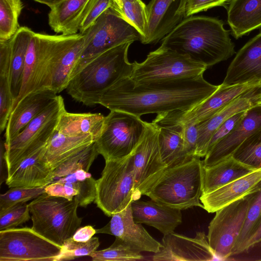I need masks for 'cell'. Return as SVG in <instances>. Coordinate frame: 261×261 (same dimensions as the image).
Listing matches in <instances>:
<instances>
[{
	"label": "cell",
	"mask_w": 261,
	"mask_h": 261,
	"mask_svg": "<svg viewBox=\"0 0 261 261\" xmlns=\"http://www.w3.org/2000/svg\"><path fill=\"white\" fill-rule=\"evenodd\" d=\"M122 3L120 15L140 33L143 39L147 28L146 5L141 0H122Z\"/></svg>",
	"instance_id": "cell-39"
},
{
	"label": "cell",
	"mask_w": 261,
	"mask_h": 261,
	"mask_svg": "<svg viewBox=\"0 0 261 261\" xmlns=\"http://www.w3.org/2000/svg\"><path fill=\"white\" fill-rule=\"evenodd\" d=\"M189 0H151L146 5L147 28L141 42L161 40L186 17Z\"/></svg>",
	"instance_id": "cell-15"
},
{
	"label": "cell",
	"mask_w": 261,
	"mask_h": 261,
	"mask_svg": "<svg viewBox=\"0 0 261 261\" xmlns=\"http://www.w3.org/2000/svg\"><path fill=\"white\" fill-rule=\"evenodd\" d=\"M99 244L97 237H93L86 242L75 241L71 237L64 242L61 252L56 261L71 260L81 256H90L97 250Z\"/></svg>",
	"instance_id": "cell-40"
},
{
	"label": "cell",
	"mask_w": 261,
	"mask_h": 261,
	"mask_svg": "<svg viewBox=\"0 0 261 261\" xmlns=\"http://www.w3.org/2000/svg\"><path fill=\"white\" fill-rule=\"evenodd\" d=\"M82 34L85 47L70 80L100 54L124 43L142 39L140 33L113 7L105 10Z\"/></svg>",
	"instance_id": "cell-6"
},
{
	"label": "cell",
	"mask_w": 261,
	"mask_h": 261,
	"mask_svg": "<svg viewBox=\"0 0 261 261\" xmlns=\"http://www.w3.org/2000/svg\"><path fill=\"white\" fill-rule=\"evenodd\" d=\"M98 154L95 142H94L72 155L56 168L53 170L55 179L65 176L79 169L89 171L91 165Z\"/></svg>",
	"instance_id": "cell-35"
},
{
	"label": "cell",
	"mask_w": 261,
	"mask_h": 261,
	"mask_svg": "<svg viewBox=\"0 0 261 261\" xmlns=\"http://www.w3.org/2000/svg\"><path fill=\"white\" fill-rule=\"evenodd\" d=\"M161 245L160 250L152 255L154 261L218 260L203 232H197L194 238L169 233L164 235Z\"/></svg>",
	"instance_id": "cell-14"
},
{
	"label": "cell",
	"mask_w": 261,
	"mask_h": 261,
	"mask_svg": "<svg viewBox=\"0 0 261 261\" xmlns=\"http://www.w3.org/2000/svg\"><path fill=\"white\" fill-rule=\"evenodd\" d=\"M260 84H261V81H260V82H259V85H260Z\"/></svg>",
	"instance_id": "cell-53"
},
{
	"label": "cell",
	"mask_w": 261,
	"mask_h": 261,
	"mask_svg": "<svg viewBox=\"0 0 261 261\" xmlns=\"http://www.w3.org/2000/svg\"><path fill=\"white\" fill-rule=\"evenodd\" d=\"M29 204L19 203L0 211V230L13 228L31 219Z\"/></svg>",
	"instance_id": "cell-42"
},
{
	"label": "cell",
	"mask_w": 261,
	"mask_h": 261,
	"mask_svg": "<svg viewBox=\"0 0 261 261\" xmlns=\"http://www.w3.org/2000/svg\"><path fill=\"white\" fill-rule=\"evenodd\" d=\"M203 160L193 156L168 167L146 196L160 204L180 210L203 208Z\"/></svg>",
	"instance_id": "cell-4"
},
{
	"label": "cell",
	"mask_w": 261,
	"mask_h": 261,
	"mask_svg": "<svg viewBox=\"0 0 261 261\" xmlns=\"http://www.w3.org/2000/svg\"><path fill=\"white\" fill-rule=\"evenodd\" d=\"M182 125L185 154L188 158L195 156L198 136V124L196 123Z\"/></svg>",
	"instance_id": "cell-46"
},
{
	"label": "cell",
	"mask_w": 261,
	"mask_h": 261,
	"mask_svg": "<svg viewBox=\"0 0 261 261\" xmlns=\"http://www.w3.org/2000/svg\"><path fill=\"white\" fill-rule=\"evenodd\" d=\"M250 90L236 98L211 117L198 123V136L195 156L200 158L205 156L208 145L213 135L225 120L234 114L245 111L255 105Z\"/></svg>",
	"instance_id": "cell-25"
},
{
	"label": "cell",
	"mask_w": 261,
	"mask_h": 261,
	"mask_svg": "<svg viewBox=\"0 0 261 261\" xmlns=\"http://www.w3.org/2000/svg\"><path fill=\"white\" fill-rule=\"evenodd\" d=\"M95 142L90 135L69 136L55 130L41 158L54 170L66 160Z\"/></svg>",
	"instance_id": "cell-26"
},
{
	"label": "cell",
	"mask_w": 261,
	"mask_h": 261,
	"mask_svg": "<svg viewBox=\"0 0 261 261\" xmlns=\"http://www.w3.org/2000/svg\"><path fill=\"white\" fill-rule=\"evenodd\" d=\"M84 47V36L78 33L72 35L62 51L53 72L50 86V89L57 94L66 89Z\"/></svg>",
	"instance_id": "cell-29"
},
{
	"label": "cell",
	"mask_w": 261,
	"mask_h": 261,
	"mask_svg": "<svg viewBox=\"0 0 261 261\" xmlns=\"http://www.w3.org/2000/svg\"><path fill=\"white\" fill-rule=\"evenodd\" d=\"M137 200L131 154L121 159L105 160L101 175L96 180L97 206L112 217Z\"/></svg>",
	"instance_id": "cell-7"
},
{
	"label": "cell",
	"mask_w": 261,
	"mask_h": 261,
	"mask_svg": "<svg viewBox=\"0 0 261 261\" xmlns=\"http://www.w3.org/2000/svg\"><path fill=\"white\" fill-rule=\"evenodd\" d=\"M261 81V32L237 53L227 70L224 86Z\"/></svg>",
	"instance_id": "cell-18"
},
{
	"label": "cell",
	"mask_w": 261,
	"mask_h": 261,
	"mask_svg": "<svg viewBox=\"0 0 261 261\" xmlns=\"http://www.w3.org/2000/svg\"><path fill=\"white\" fill-rule=\"evenodd\" d=\"M232 156L255 169L261 168V129L246 139Z\"/></svg>",
	"instance_id": "cell-37"
},
{
	"label": "cell",
	"mask_w": 261,
	"mask_h": 261,
	"mask_svg": "<svg viewBox=\"0 0 261 261\" xmlns=\"http://www.w3.org/2000/svg\"><path fill=\"white\" fill-rule=\"evenodd\" d=\"M105 116L100 113H72L64 110L59 116L55 130L69 136L90 135L99 137Z\"/></svg>",
	"instance_id": "cell-30"
},
{
	"label": "cell",
	"mask_w": 261,
	"mask_h": 261,
	"mask_svg": "<svg viewBox=\"0 0 261 261\" xmlns=\"http://www.w3.org/2000/svg\"><path fill=\"white\" fill-rule=\"evenodd\" d=\"M46 146L24 158L7 173L6 184L9 188L40 187L54 180L53 170L41 158Z\"/></svg>",
	"instance_id": "cell-21"
},
{
	"label": "cell",
	"mask_w": 261,
	"mask_h": 261,
	"mask_svg": "<svg viewBox=\"0 0 261 261\" xmlns=\"http://www.w3.org/2000/svg\"><path fill=\"white\" fill-rule=\"evenodd\" d=\"M158 132L156 124L148 122L143 138L131 154L138 199L146 195L168 168L161 155Z\"/></svg>",
	"instance_id": "cell-12"
},
{
	"label": "cell",
	"mask_w": 261,
	"mask_h": 261,
	"mask_svg": "<svg viewBox=\"0 0 261 261\" xmlns=\"http://www.w3.org/2000/svg\"><path fill=\"white\" fill-rule=\"evenodd\" d=\"M229 0H189L186 9V17L205 11L214 7L222 6Z\"/></svg>",
	"instance_id": "cell-47"
},
{
	"label": "cell",
	"mask_w": 261,
	"mask_h": 261,
	"mask_svg": "<svg viewBox=\"0 0 261 261\" xmlns=\"http://www.w3.org/2000/svg\"><path fill=\"white\" fill-rule=\"evenodd\" d=\"M203 168L202 194L210 193L255 170L232 156Z\"/></svg>",
	"instance_id": "cell-28"
},
{
	"label": "cell",
	"mask_w": 261,
	"mask_h": 261,
	"mask_svg": "<svg viewBox=\"0 0 261 261\" xmlns=\"http://www.w3.org/2000/svg\"><path fill=\"white\" fill-rule=\"evenodd\" d=\"M41 4L45 5L50 8L64 0H33Z\"/></svg>",
	"instance_id": "cell-51"
},
{
	"label": "cell",
	"mask_w": 261,
	"mask_h": 261,
	"mask_svg": "<svg viewBox=\"0 0 261 261\" xmlns=\"http://www.w3.org/2000/svg\"><path fill=\"white\" fill-rule=\"evenodd\" d=\"M28 204L32 228L59 246L81 226L83 218L77 215L79 202L76 197L70 200L45 193Z\"/></svg>",
	"instance_id": "cell-5"
},
{
	"label": "cell",
	"mask_w": 261,
	"mask_h": 261,
	"mask_svg": "<svg viewBox=\"0 0 261 261\" xmlns=\"http://www.w3.org/2000/svg\"><path fill=\"white\" fill-rule=\"evenodd\" d=\"M261 243V219L252 234L240 248L238 254L248 251Z\"/></svg>",
	"instance_id": "cell-48"
},
{
	"label": "cell",
	"mask_w": 261,
	"mask_h": 261,
	"mask_svg": "<svg viewBox=\"0 0 261 261\" xmlns=\"http://www.w3.org/2000/svg\"><path fill=\"white\" fill-rule=\"evenodd\" d=\"M132 43H124L92 59L70 81L67 93L87 106L99 104L107 90L120 80L130 77L134 64L127 55Z\"/></svg>",
	"instance_id": "cell-3"
},
{
	"label": "cell",
	"mask_w": 261,
	"mask_h": 261,
	"mask_svg": "<svg viewBox=\"0 0 261 261\" xmlns=\"http://www.w3.org/2000/svg\"><path fill=\"white\" fill-rule=\"evenodd\" d=\"M227 22L236 39L261 28V0H229Z\"/></svg>",
	"instance_id": "cell-27"
},
{
	"label": "cell",
	"mask_w": 261,
	"mask_h": 261,
	"mask_svg": "<svg viewBox=\"0 0 261 261\" xmlns=\"http://www.w3.org/2000/svg\"><path fill=\"white\" fill-rule=\"evenodd\" d=\"M114 6L113 0H96L84 19L79 33L83 34L105 10Z\"/></svg>",
	"instance_id": "cell-45"
},
{
	"label": "cell",
	"mask_w": 261,
	"mask_h": 261,
	"mask_svg": "<svg viewBox=\"0 0 261 261\" xmlns=\"http://www.w3.org/2000/svg\"><path fill=\"white\" fill-rule=\"evenodd\" d=\"M254 105L261 103V84L251 90Z\"/></svg>",
	"instance_id": "cell-50"
},
{
	"label": "cell",
	"mask_w": 261,
	"mask_h": 261,
	"mask_svg": "<svg viewBox=\"0 0 261 261\" xmlns=\"http://www.w3.org/2000/svg\"><path fill=\"white\" fill-rule=\"evenodd\" d=\"M61 250L32 227L0 230V261H56Z\"/></svg>",
	"instance_id": "cell-10"
},
{
	"label": "cell",
	"mask_w": 261,
	"mask_h": 261,
	"mask_svg": "<svg viewBox=\"0 0 261 261\" xmlns=\"http://www.w3.org/2000/svg\"><path fill=\"white\" fill-rule=\"evenodd\" d=\"M133 217L138 223H144L159 230L164 235L174 232L182 223L180 210L160 204L152 200L139 199L131 203Z\"/></svg>",
	"instance_id": "cell-22"
},
{
	"label": "cell",
	"mask_w": 261,
	"mask_h": 261,
	"mask_svg": "<svg viewBox=\"0 0 261 261\" xmlns=\"http://www.w3.org/2000/svg\"><path fill=\"white\" fill-rule=\"evenodd\" d=\"M130 79L136 83L198 76L207 67L187 56L160 46L140 63L133 62Z\"/></svg>",
	"instance_id": "cell-9"
},
{
	"label": "cell",
	"mask_w": 261,
	"mask_h": 261,
	"mask_svg": "<svg viewBox=\"0 0 261 261\" xmlns=\"http://www.w3.org/2000/svg\"><path fill=\"white\" fill-rule=\"evenodd\" d=\"M254 193L215 212L216 215L208 225L207 237L209 244L218 260H226L232 255Z\"/></svg>",
	"instance_id": "cell-11"
},
{
	"label": "cell",
	"mask_w": 261,
	"mask_h": 261,
	"mask_svg": "<svg viewBox=\"0 0 261 261\" xmlns=\"http://www.w3.org/2000/svg\"><path fill=\"white\" fill-rule=\"evenodd\" d=\"M57 94L47 89L31 92L12 111L6 128L5 143L15 138L35 117L42 113L56 98Z\"/></svg>",
	"instance_id": "cell-20"
},
{
	"label": "cell",
	"mask_w": 261,
	"mask_h": 261,
	"mask_svg": "<svg viewBox=\"0 0 261 261\" xmlns=\"http://www.w3.org/2000/svg\"><path fill=\"white\" fill-rule=\"evenodd\" d=\"M14 99L10 87V76L0 74V130L6 128L11 113Z\"/></svg>",
	"instance_id": "cell-43"
},
{
	"label": "cell",
	"mask_w": 261,
	"mask_h": 261,
	"mask_svg": "<svg viewBox=\"0 0 261 261\" xmlns=\"http://www.w3.org/2000/svg\"><path fill=\"white\" fill-rule=\"evenodd\" d=\"M96 233H106L118 238L134 250L155 253L161 246L160 243L146 231L133 217L131 204L123 210L112 216L109 223L96 229Z\"/></svg>",
	"instance_id": "cell-16"
},
{
	"label": "cell",
	"mask_w": 261,
	"mask_h": 261,
	"mask_svg": "<svg viewBox=\"0 0 261 261\" xmlns=\"http://www.w3.org/2000/svg\"><path fill=\"white\" fill-rule=\"evenodd\" d=\"M64 99L57 95L52 102L32 120L15 138L5 143L6 162L22 150L42 132L47 124L65 110Z\"/></svg>",
	"instance_id": "cell-24"
},
{
	"label": "cell",
	"mask_w": 261,
	"mask_h": 261,
	"mask_svg": "<svg viewBox=\"0 0 261 261\" xmlns=\"http://www.w3.org/2000/svg\"><path fill=\"white\" fill-rule=\"evenodd\" d=\"M23 7L21 0H0V41L11 39L18 31Z\"/></svg>",
	"instance_id": "cell-34"
},
{
	"label": "cell",
	"mask_w": 261,
	"mask_h": 261,
	"mask_svg": "<svg viewBox=\"0 0 261 261\" xmlns=\"http://www.w3.org/2000/svg\"><path fill=\"white\" fill-rule=\"evenodd\" d=\"M45 186L10 188L5 193L0 195V211L35 199L45 193Z\"/></svg>",
	"instance_id": "cell-41"
},
{
	"label": "cell",
	"mask_w": 261,
	"mask_h": 261,
	"mask_svg": "<svg viewBox=\"0 0 261 261\" xmlns=\"http://www.w3.org/2000/svg\"><path fill=\"white\" fill-rule=\"evenodd\" d=\"M96 233V229L91 225L79 228L71 238L79 242H86L90 240Z\"/></svg>",
	"instance_id": "cell-49"
},
{
	"label": "cell",
	"mask_w": 261,
	"mask_h": 261,
	"mask_svg": "<svg viewBox=\"0 0 261 261\" xmlns=\"http://www.w3.org/2000/svg\"><path fill=\"white\" fill-rule=\"evenodd\" d=\"M261 129V103L246 110L243 117L225 138L215 144L203 160V166L213 165L232 156L248 137Z\"/></svg>",
	"instance_id": "cell-17"
},
{
	"label": "cell",
	"mask_w": 261,
	"mask_h": 261,
	"mask_svg": "<svg viewBox=\"0 0 261 261\" xmlns=\"http://www.w3.org/2000/svg\"><path fill=\"white\" fill-rule=\"evenodd\" d=\"M114 3L113 8L120 14L122 11V0H113Z\"/></svg>",
	"instance_id": "cell-52"
},
{
	"label": "cell",
	"mask_w": 261,
	"mask_h": 261,
	"mask_svg": "<svg viewBox=\"0 0 261 261\" xmlns=\"http://www.w3.org/2000/svg\"><path fill=\"white\" fill-rule=\"evenodd\" d=\"M259 85V82L224 86L222 84L209 97L186 110L158 114L152 121L157 125L199 123L211 117L247 91Z\"/></svg>",
	"instance_id": "cell-13"
},
{
	"label": "cell",
	"mask_w": 261,
	"mask_h": 261,
	"mask_svg": "<svg viewBox=\"0 0 261 261\" xmlns=\"http://www.w3.org/2000/svg\"><path fill=\"white\" fill-rule=\"evenodd\" d=\"M55 180L64 183L79 192L77 199L79 206L86 207L95 201L96 180L88 171L79 169Z\"/></svg>",
	"instance_id": "cell-33"
},
{
	"label": "cell",
	"mask_w": 261,
	"mask_h": 261,
	"mask_svg": "<svg viewBox=\"0 0 261 261\" xmlns=\"http://www.w3.org/2000/svg\"><path fill=\"white\" fill-rule=\"evenodd\" d=\"M96 0H64L50 8L48 24L56 33H79L82 23Z\"/></svg>",
	"instance_id": "cell-23"
},
{
	"label": "cell",
	"mask_w": 261,
	"mask_h": 261,
	"mask_svg": "<svg viewBox=\"0 0 261 261\" xmlns=\"http://www.w3.org/2000/svg\"><path fill=\"white\" fill-rule=\"evenodd\" d=\"M157 125L160 153L163 161L167 167L190 158L187 157L185 152L182 124Z\"/></svg>",
	"instance_id": "cell-32"
},
{
	"label": "cell",
	"mask_w": 261,
	"mask_h": 261,
	"mask_svg": "<svg viewBox=\"0 0 261 261\" xmlns=\"http://www.w3.org/2000/svg\"><path fill=\"white\" fill-rule=\"evenodd\" d=\"M90 256L93 261H135L144 259L138 252L118 238L108 248L96 250Z\"/></svg>",
	"instance_id": "cell-36"
},
{
	"label": "cell",
	"mask_w": 261,
	"mask_h": 261,
	"mask_svg": "<svg viewBox=\"0 0 261 261\" xmlns=\"http://www.w3.org/2000/svg\"><path fill=\"white\" fill-rule=\"evenodd\" d=\"M147 122L140 117L119 111H110L105 116L101 133L95 142L105 160L129 155L144 137Z\"/></svg>",
	"instance_id": "cell-8"
},
{
	"label": "cell",
	"mask_w": 261,
	"mask_h": 261,
	"mask_svg": "<svg viewBox=\"0 0 261 261\" xmlns=\"http://www.w3.org/2000/svg\"><path fill=\"white\" fill-rule=\"evenodd\" d=\"M161 41V46L187 56L207 68L236 53L223 22L210 17H186Z\"/></svg>",
	"instance_id": "cell-2"
},
{
	"label": "cell",
	"mask_w": 261,
	"mask_h": 261,
	"mask_svg": "<svg viewBox=\"0 0 261 261\" xmlns=\"http://www.w3.org/2000/svg\"><path fill=\"white\" fill-rule=\"evenodd\" d=\"M218 86L207 82L203 75L139 83L125 77L107 90L99 104L110 111L141 117L189 109L209 97Z\"/></svg>",
	"instance_id": "cell-1"
},
{
	"label": "cell",
	"mask_w": 261,
	"mask_h": 261,
	"mask_svg": "<svg viewBox=\"0 0 261 261\" xmlns=\"http://www.w3.org/2000/svg\"><path fill=\"white\" fill-rule=\"evenodd\" d=\"M245 111L241 112L234 114L220 125L215 132L209 142L207 152L215 144L225 138L230 133L238 122L243 117Z\"/></svg>",
	"instance_id": "cell-44"
},
{
	"label": "cell",
	"mask_w": 261,
	"mask_h": 261,
	"mask_svg": "<svg viewBox=\"0 0 261 261\" xmlns=\"http://www.w3.org/2000/svg\"><path fill=\"white\" fill-rule=\"evenodd\" d=\"M260 188L261 168L210 193L202 194L200 201L205 210L213 213Z\"/></svg>",
	"instance_id": "cell-19"
},
{
	"label": "cell",
	"mask_w": 261,
	"mask_h": 261,
	"mask_svg": "<svg viewBox=\"0 0 261 261\" xmlns=\"http://www.w3.org/2000/svg\"><path fill=\"white\" fill-rule=\"evenodd\" d=\"M261 219V188L253 194L247 212L244 224L233 249L232 255L239 251L257 226Z\"/></svg>",
	"instance_id": "cell-38"
},
{
	"label": "cell",
	"mask_w": 261,
	"mask_h": 261,
	"mask_svg": "<svg viewBox=\"0 0 261 261\" xmlns=\"http://www.w3.org/2000/svg\"><path fill=\"white\" fill-rule=\"evenodd\" d=\"M34 33V32L28 27H20L16 33L10 39V83L14 101L21 90L27 53Z\"/></svg>",
	"instance_id": "cell-31"
}]
</instances>
